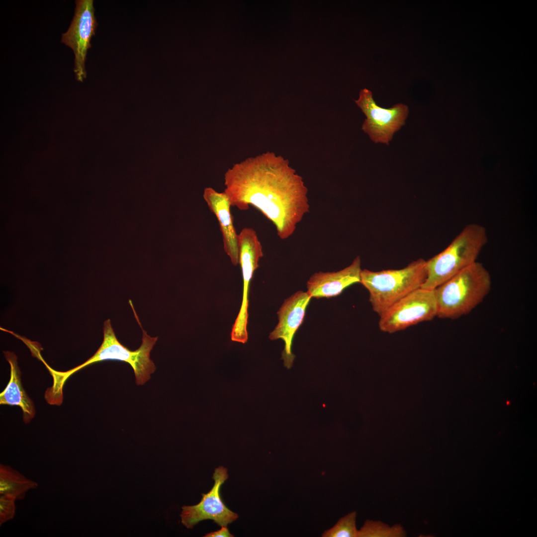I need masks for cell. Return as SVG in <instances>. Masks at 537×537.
<instances>
[{
    "instance_id": "obj_3",
    "label": "cell",
    "mask_w": 537,
    "mask_h": 537,
    "mask_svg": "<svg viewBox=\"0 0 537 537\" xmlns=\"http://www.w3.org/2000/svg\"><path fill=\"white\" fill-rule=\"evenodd\" d=\"M487 240L484 226H465L445 249L426 261L427 277L421 288L434 290L477 262Z\"/></svg>"
},
{
    "instance_id": "obj_18",
    "label": "cell",
    "mask_w": 537,
    "mask_h": 537,
    "mask_svg": "<svg viewBox=\"0 0 537 537\" xmlns=\"http://www.w3.org/2000/svg\"><path fill=\"white\" fill-rule=\"evenodd\" d=\"M16 500L12 497L0 494V526L14 519L15 515Z\"/></svg>"
},
{
    "instance_id": "obj_20",
    "label": "cell",
    "mask_w": 537,
    "mask_h": 537,
    "mask_svg": "<svg viewBox=\"0 0 537 537\" xmlns=\"http://www.w3.org/2000/svg\"><path fill=\"white\" fill-rule=\"evenodd\" d=\"M44 361H45V360H44V359H43V360H42V362H44ZM45 400H46V399H45ZM46 401H47V403H48V404H50V405H58V406H59V405H54V404H51L50 403L48 402V401H47L46 400Z\"/></svg>"
},
{
    "instance_id": "obj_1",
    "label": "cell",
    "mask_w": 537,
    "mask_h": 537,
    "mask_svg": "<svg viewBox=\"0 0 537 537\" xmlns=\"http://www.w3.org/2000/svg\"><path fill=\"white\" fill-rule=\"evenodd\" d=\"M231 206L258 209L282 240L290 237L310 211L308 189L288 160L267 152L234 164L224 174Z\"/></svg>"
},
{
    "instance_id": "obj_2",
    "label": "cell",
    "mask_w": 537,
    "mask_h": 537,
    "mask_svg": "<svg viewBox=\"0 0 537 537\" xmlns=\"http://www.w3.org/2000/svg\"><path fill=\"white\" fill-rule=\"evenodd\" d=\"M489 271L476 262L434 289L437 316L456 319L477 306L490 291Z\"/></svg>"
},
{
    "instance_id": "obj_10",
    "label": "cell",
    "mask_w": 537,
    "mask_h": 537,
    "mask_svg": "<svg viewBox=\"0 0 537 537\" xmlns=\"http://www.w3.org/2000/svg\"><path fill=\"white\" fill-rule=\"evenodd\" d=\"M228 477L226 468L220 466L215 468L213 474L214 484L211 490L206 494H202V498L198 504L182 507L181 522L185 527L192 529L204 520H212L219 526H227L238 519V514L225 505L220 495L221 486Z\"/></svg>"
},
{
    "instance_id": "obj_9",
    "label": "cell",
    "mask_w": 537,
    "mask_h": 537,
    "mask_svg": "<svg viewBox=\"0 0 537 537\" xmlns=\"http://www.w3.org/2000/svg\"><path fill=\"white\" fill-rule=\"evenodd\" d=\"M73 18L61 42L70 47L75 55L74 71L76 78L83 82L87 77L85 68L88 50L97 25L92 0H77Z\"/></svg>"
},
{
    "instance_id": "obj_14",
    "label": "cell",
    "mask_w": 537,
    "mask_h": 537,
    "mask_svg": "<svg viewBox=\"0 0 537 537\" xmlns=\"http://www.w3.org/2000/svg\"><path fill=\"white\" fill-rule=\"evenodd\" d=\"M4 354L10 366V377L6 386L0 394V404L20 407L24 423H29L35 415L34 403L22 386L17 357L11 352H4Z\"/></svg>"
},
{
    "instance_id": "obj_13",
    "label": "cell",
    "mask_w": 537,
    "mask_h": 537,
    "mask_svg": "<svg viewBox=\"0 0 537 537\" xmlns=\"http://www.w3.org/2000/svg\"><path fill=\"white\" fill-rule=\"evenodd\" d=\"M203 197L219 222L224 250L232 264L236 266L239 264L238 234L233 224L230 200L224 191L218 192L210 187L204 188Z\"/></svg>"
},
{
    "instance_id": "obj_8",
    "label": "cell",
    "mask_w": 537,
    "mask_h": 537,
    "mask_svg": "<svg viewBox=\"0 0 537 537\" xmlns=\"http://www.w3.org/2000/svg\"><path fill=\"white\" fill-rule=\"evenodd\" d=\"M355 102L366 116L362 129L375 143L388 145L394 133L405 124L409 113L408 106L402 103L389 108L379 106L374 100L371 91L366 89L360 91Z\"/></svg>"
},
{
    "instance_id": "obj_7",
    "label": "cell",
    "mask_w": 537,
    "mask_h": 537,
    "mask_svg": "<svg viewBox=\"0 0 537 537\" xmlns=\"http://www.w3.org/2000/svg\"><path fill=\"white\" fill-rule=\"evenodd\" d=\"M239 264L243 281L241 307L231 332L232 341L245 344L248 340V295L254 273L263 256L262 245L253 229L245 227L238 234Z\"/></svg>"
},
{
    "instance_id": "obj_6",
    "label": "cell",
    "mask_w": 537,
    "mask_h": 537,
    "mask_svg": "<svg viewBox=\"0 0 537 537\" xmlns=\"http://www.w3.org/2000/svg\"><path fill=\"white\" fill-rule=\"evenodd\" d=\"M437 315L434 290L420 288L399 300L380 316L378 326L382 332L393 333L432 320Z\"/></svg>"
},
{
    "instance_id": "obj_12",
    "label": "cell",
    "mask_w": 537,
    "mask_h": 537,
    "mask_svg": "<svg viewBox=\"0 0 537 537\" xmlns=\"http://www.w3.org/2000/svg\"><path fill=\"white\" fill-rule=\"evenodd\" d=\"M361 261L357 256L352 264L337 271H319L313 274L306 283L312 298H329L340 295L350 285L360 282Z\"/></svg>"
},
{
    "instance_id": "obj_4",
    "label": "cell",
    "mask_w": 537,
    "mask_h": 537,
    "mask_svg": "<svg viewBox=\"0 0 537 537\" xmlns=\"http://www.w3.org/2000/svg\"><path fill=\"white\" fill-rule=\"evenodd\" d=\"M426 261L420 258L399 269H362L361 283L368 291L373 310L379 316L410 293L421 287L427 277Z\"/></svg>"
},
{
    "instance_id": "obj_15",
    "label": "cell",
    "mask_w": 537,
    "mask_h": 537,
    "mask_svg": "<svg viewBox=\"0 0 537 537\" xmlns=\"http://www.w3.org/2000/svg\"><path fill=\"white\" fill-rule=\"evenodd\" d=\"M37 486V482L10 466L0 464V494L10 496L15 500H22L28 491Z\"/></svg>"
},
{
    "instance_id": "obj_17",
    "label": "cell",
    "mask_w": 537,
    "mask_h": 537,
    "mask_svg": "<svg viewBox=\"0 0 537 537\" xmlns=\"http://www.w3.org/2000/svg\"><path fill=\"white\" fill-rule=\"evenodd\" d=\"M357 513L353 511L340 518L331 529L325 531L323 537H358L356 525Z\"/></svg>"
},
{
    "instance_id": "obj_5",
    "label": "cell",
    "mask_w": 537,
    "mask_h": 537,
    "mask_svg": "<svg viewBox=\"0 0 537 537\" xmlns=\"http://www.w3.org/2000/svg\"><path fill=\"white\" fill-rule=\"evenodd\" d=\"M136 319L142 330V343L139 348L131 351L122 344L117 339L107 319L103 324V340L95 353L85 362L86 366L106 360H115L128 363L132 367L138 385H143L151 378V374L156 370V366L150 358V352L155 345L158 337H151L143 330L133 310Z\"/></svg>"
},
{
    "instance_id": "obj_19",
    "label": "cell",
    "mask_w": 537,
    "mask_h": 537,
    "mask_svg": "<svg viewBox=\"0 0 537 537\" xmlns=\"http://www.w3.org/2000/svg\"><path fill=\"white\" fill-rule=\"evenodd\" d=\"M204 537H233L234 535L231 534L229 533L228 529L227 526H221V528L219 530L216 531L210 532L206 534Z\"/></svg>"
},
{
    "instance_id": "obj_11",
    "label": "cell",
    "mask_w": 537,
    "mask_h": 537,
    "mask_svg": "<svg viewBox=\"0 0 537 537\" xmlns=\"http://www.w3.org/2000/svg\"><path fill=\"white\" fill-rule=\"evenodd\" d=\"M311 298L307 291L299 290L285 299L277 313V324L269 335L271 340L280 339L283 341L284 348L282 352V359L284 366L288 369L291 367L295 358L291 350L292 340L303 321L306 309Z\"/></svg>"
},
{
    "instance_id": "obj_16",
    "label": "cell",
    "mask_w": 537,
    "mask_h": 537,
    "mask_svg": "<svg viewBox=\"0 0 537 537\" xmlns=\"http://www.w3.org/2000/svg\"><path fill=\"white\" fill-rule=\"evenodd\" d=\"M406 535V531L399 524L391 527L381 521L367 520L358 530V537H404Z\"/></svg>"
}]
</instances>
